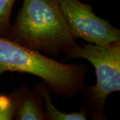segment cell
Masks as SVG:
<instances>
[{
  "mask_svg": "<svg viewBox=\"0 0 120 120\" xmlns=\"http://www.w3.org/2000/svg\"><path fill=\"white\" fill-rule=\"evenodd\" d=\"M8 39L19 45L54 57L77 45L58 0H23Z\"/></svg>",
  "mask_w": 120,
  "mask_h": 120,
  "instance_id": "cell-1",
  "label": "cell"
},
{
  "mask_svg": "<svg viewBox=\"0 0 120 120\" xmlns=\"http://www.w3.org/2000/svg\"><path fill=\"white\" fill-rule=\"evenodd\" d=\"M6 71L26 73L39 77L51 92L70 99L86 87L89 69L83 64L61 63L0 37V77Z\"/></svg>",
  "mask_w": 120,
  "mask_h": 120,
  "instance_id": "cell-2",
  "label": "cell"
},
{
  "mask_svg": "<svg viewBox=\"0 0 120 120\" xmlns=\"http://www.w3.org/2000/svg\"><path fill=\"white\" fill-rule=\"evenodd\" d=\"M65 55V60L83 58L94 65L96 84L83 91L85 108L91 119L107 120L106 99L120 91V41L103 45L77 43Z\"/></svg>",
  "mask_w": 120,
  "mask_h": 120,
  "instance_id": "cell-3",
  "label": "cell"
},
{
  "mask_svg": "<svg viewBox=\"0 0 120 120\" xmlns=\"http://www.w3.org/2000/svg\"><path fill=\"white\" fill-rule=\"evenodd\" d=\"M71 32L76 39L103 45L120 41V31L109 21L98 17L92 5L79 0H58Z\"/></svg>",
  "mask_w": 120,
  "mask_h": 120,
  "instance_id": "cell-4",
  "label": "cell"
},
{
  "mask_svg": "<svg viewBox=\"0 0 120 120\" xmlns=\"http://www.w3.org/2000/svg\"><path fill=\"white\" fill-rule=\"evenodd\" d=\"M9 95L15 108L13 120H45L43 98L37 90L22 83Z\"/></svg>",
  "mask_w": 120,
  "mask_h": 120,
  "instance_id": "cell-5",
  "label": "cell"
},
{
  "mask_svg": "<svg viewBox=\"0 0 120 120\" xmlns=\"http://www.w3.org/2000/svg\"><path fill=\"white\" fill-rule=\"evenodd\" d=\"M35 90L38 91L45 101V120H86L87 110L83 108L76 112H63L60 111L53 105L51 97V91L43 83H39L35 86Z\"/></svg>",
  "mask_w": 120,
  "mask_h": 120,
  "instance_id": "cell-6",
  "label": "cell"
},
{
  "mask_svg": "<svg viewBox=\"0 0 120 120\" xmlns=\"http://www.w3.org/2000/svg\"><path fill=\"white\" fill-rule=\"evenodd\" d=\"M16 0H0V37L8 38L11 22L10 17Z\"/></svg>",
  "mask_w": 120,
  "mask_h": 120,
  "instance_id": "cell-7",
  "label": "cell"
},
{
  "mask_svg": "<svg viewBox=\"0 0 120 120\" xmlns=\"http://www.w3.org/2000/svg\"><path fill=\"white\" fill-rule=\"evenodd\" d=\"M15 108L9 95L0 94V120H12Z\"/></svg>",
  "mask_w": 120,
  "mask_h": 120,
  "instance_id": "cell-8",
  "label": "cell"
}]
</instances>
